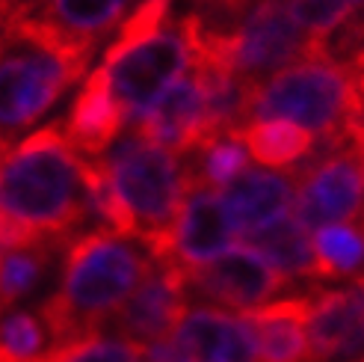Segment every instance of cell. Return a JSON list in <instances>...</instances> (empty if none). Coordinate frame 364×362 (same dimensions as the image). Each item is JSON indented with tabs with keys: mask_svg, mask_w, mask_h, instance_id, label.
Returning <instances> with one entry per match:
<instances>
[{
	"mask_svg": "<svg viewBox=\"0 0 364 362\" xmlns=\"http://www.w3.org/2000/svg\"><path fill=\"white\" fill-rule=\"evenodd\" d=\"M154 256L139 238L110 229L80 232L63 252L57 291L48 294L39 312L53 345L101 333L131 294L154 270Z\"/></svg>",
	"mask_w": 364,
	"mask_h": 362,
	"instance_id": "6da1fadb",
	"label": "cell"
},
{
	"mask_svg": "<svg viewBox=\"0 0 364 362\" xmlns=\"http://www.w3.org/2000/svg\"><path fill=\"white\" fill-rule=\"evenodd\" d=\"M0 217L42 244L68 247L89 220L83 157L60 125L24 137L0 160Z\"/></svg>",
	"mask_w": 364,
	"mask_h": 362,
	"instance_id": "7a4b0ae2",
	"label": "cell"
},
{
	"mask_svg": "<svg viewBox=\"0 0 364 362\" xmlns=\"http://www.w3.org/2000/svg\"><path fill=\"white\" fill-rule=\"evenodd\" d=\"M98 45L71 42L53 27L12 9L0 27V140H12L42 122L75 86Z\"/></svg>",
	"mask_w": 364,
	"mask_h": 362,
	"instance_id": "3957f363",
	"label": "cell"
},
{
	"mask_svg": "<svg viewBox=\"0 0 364 362\" xmlns=\"http://www.w3.org/2000/svg\"><path fill=\"white\" fill-rule=\"evenodd\" d=\"M252 119H287L320 137L317 149L364 152V101L347 66L326 57L294 63L255 83Z\"/></svg>",
	"mask_w": 364,
	"mask_h": 362,
	"instance_id": "277c9868",
	"label": "cell"
},
{
	"mask_svg": "<svg viewBox=\"0 0 364 362\" xmlns=\"http://www.w3.org/2000/svg\"><path fill=\"white\" fill-rule=\"evenodd\" d=\"M101 160L124 217V234L149 244L166 232L193 190L190 160L134 131Z\"/></svg>",
	"mask_w": 364,
	"mask_h": 362,
	"instance_id": "5b68a950",
	"label": "cell"
},
{
	"mask_svg": "<svg viewBox=\"0 0 364 362\" xmlns=\"http://www.w3.org/2000/svg\"><path fill=\"white\" fill-rule=\"evenodd\" d=\"M190 68L193 48L181 24L172 21L149 33H119L101 63V71L131 125Z\"/></svg>",
	"mask_w": 364,
	"mask_h": 362,
	"instance_id": "8992f818",
	"label": "cell"
},
{
	"mask_svg": "<svg viewBox=\"0 0 364 362\" xmlns=\"http://www.w3.org/2000/svg\"><path fill=\"white\" fill-rule=\"evenodd\" d=\"M228 63L237 75L249 81H264V75L323 57L320 39L299 27L287 0H258L249 6L228 30Z\"/></svg>",
	"mask_w": 364,
	"mask_h": 362,
	"instance_id": "52a82bcc",
	"label": "cell"
},
{
	"mask_svg": "<svg viewBox=\"0 0 364 362\" xmlns=\"http://www.w3.org/2000/svg\"><path fill=\"white\" fill-rule=\"evenodd\" d=\"M296 172V217L308 229L358 223L364 217V155L317 149Z\"/></svg>",
	"mask_w": 364,
	"mask_h": 362,
	"instance_id": "ba28073f",
	"label": "cell"
},
{
	"mask_svg": "<svg viewBox=\"0 0 364 362\" xmlns=\"http://www.w3.org/2000/svg\"><path fill=\"white\" fill-rule=\"evenodd\" d=\"M237 238L240 232L234 226V217L223 202L220 190L193 187L172 226L163 234H157V238H151L145 247L151 249L154 262L160 264L193 270L220 259L223 252L234 247Z\"/></svg>",
	"mask_w": 364,
	"mask_h": 362,
	"instance_id": "9c48e42d",
	"label": "cell"
},
{
	"mask_svg": "<svg viewBox=\"0 0 364 362\" xmlns=\"http://www.w3.org/2000/svg\"><path fill=\"white\" fill-rule=\"evenodd\" d=\"M145 353L149 362H258V338L243 315L196 306L169 338Z\"/></svg>",
	"mask_w": 364,
	"mask_h": 362,
	"instance_id": "30bf717a",
	"label": "cell"
},
{
	"mask_svg": "<svg viewBox=\"0 0 364 362\" xmlns=\"http://www.w3.org/2000/svg\"><path fill=\"white\" fill-rule=\"evenodd\" d=\"M184 274L196 297L225 306V309H234L240 315L249 309H258V306H264V300L282 294L290 285V279L282 270L272 267V262L264 259L249 244L231 247L220 259L184 270Z\"/></svg>",
	"mask_w": 364,
	"mask_h": 362,
	"instance_id": "8fae6325",
	"label": "cell"
},
{
	"mask_svg": "<svg viewBox=\"0 0 364 362\" xmlns=\"http://www.w3.org/2000/svg\"><path fill=\"white\" fill-rule=\"evenodd\" d=\"M187 274L175 264H154V270L145 282L131 294L119 315L110 321L113 330L127 338L136 341L142 348H151L157 341L169 338L178 324L187 315Z\"/></svg>",
	"mask_w": 364,
	"mask_h": 362,
	"instance_id": "7c38bea8",
	"label": "cell"
},
{
	"mask_svg": "<svg viewBox=\"0 0 364 362\" xmlns=\"http://www.w3.org/2000/svg\"><path fill=\"white\" fill-rule=\"evenodd\" d=\"M308 345L311 362H364V279L311 294Z\"/></svg>",
	"mask_w": 364,
	"mask_h": 362,
	"instance_id": "4fadbf2b",
	"label": "cell"
},
{
	"mask_svg": "<svg viewBox=\"0 0 364 362\" xmlns=\"http://www.w3.org/2000/svg\"><path fill=\"white\" fill-rule=\"evenodd\" d=\"M134 134L190 157L210 143L208 134V95L198 75L190 68L178 83H172L134 125Z\"/></svg>",
	"mask_w": 364,
	"mask_h": 362,
	"instance_id": "5bb4252c",
	"label": "cell"
},
{
	"mask_svg": "<svg viewBox=\"0 0 364 362\" xmlns=\"http://www.w3.org/2000/svg\"><path fill=\"white\" fill-rule=\"evenodd\" d=\"M124 125L127 116L113 95L110 81L98 66L92 75H86L77 98L68 107L63 125L65 140L80 157H104L119 143Z\"/></svg>",
	"mask_w": 364,
	"mask_h": 362,
	"instance_id": "9a60e30c",
	"label": "cell"
},
{
	"mask_svg": "<svg viewBox=\"0 0 364 362\" xmlns=\"http://www.w3.org/2000/svg\"><path fill=\"white\" fill-rule=\"evenodd\" d=\"M228 205L234 226L243 238L272 226L296 202V172H272V170H246L240 178L220 190Z\"/></svg>",
	"mask_w": 364,
	"mask_h": 362,
	"instance_id": "2e32d148",
	"label": "cell"
},
{
	"mask_svg": "<svg viewBox=\"0 0 364 362\" xmlns=\"http://www.w3.org/2000/svg\"><path fill=\"white\" fill-rule=\"evenodd\" d=\"M258 338V362H311L308 318L311 294L279 297L276 303L243 312Z\"/></svg>",
	"mask_w": 364,
	"mask_h": 362,
	"instance_id": "e0dca14e",
	"label": "cell"
},
{
	"mask_svg": "<svg viewBox=\"0 0 364 362\" xmlns=\"http://www.w3.org/2000/svg\"><path fill=\"white\" fill-rule=\"evenodd\" d=\"M131 0H21L15 9L53 27L71 42L98 45L113 33Z\"/></svg>",
	"mask_w": 364,
	"mask_h": 362,
	"instance_id": "ac0fdd59",
	"label": "cell"
},
{
	"mask_svg": "<svg viewBox=\"0 0 364 362\" xmlns=\"http://www.w3.org/2000/svg\"><path fill=\"white\" fill-rule=\"evenodd\" d=\"M237 137L249 157L267 170H290L317 152V137L287 119H252Z\"/></svg>",
	"mask_w": 364,
	"mask_h": 362,
	"instance_id": "d6986e66",
	"label": "cell"
},
{
	"mask_svg": "<svg viewBox=\"0 0 364 362\" xmlns=\"http://www.w3.org/2000/svg\"><path fill=\"white\" fill-rule=\"evenodd\" d=\"M272 267L294 282V279H317V256H314V238L308 226L299 223V217H282L272 226L255 232L246 238Z\"/></svg>",
	"mask_w": 364,
	"mask_h": 362,
	"instance_id": "ffe728a7",
	"label": "cell"
},
{
	"mask_svg": "<svg viewBox=\"0 0 364 362\" xmlns=\"http://www.w3.org/2000/svg\"><path fill=\"white\" fill-rule=\"evenodd\" d=\"M57 252H65V247L36 244V247L0 252V306L9 309L12 303L33 294L48 279Z\"/></svg>",
	"mask_w": 364,
	"mask_h": 362,
	"instance_id": "44dd1931",
	"label": "cell"
},
{
	"mask_svg": "<svg viewBox=\"0 0 364 362\" xmlns=\"http://www.w3.org/2000/svg\"><path fill=\"white\" fill-rule=\"evenodd\" d=\"M187 160L193 172V187H210V190H223L249 170V152L237 134H225L205 143Z\"/></svg>",
	"mask_w": 364,
	"mask_h": 362,
	"instance_id": "7402d4cb",
	"label": "cell"
},
{
	"mask_svg": "<svg viewBox=\"0 0 364 362\" xmlns=\"http://www.w3.org/2000/svg\"><path fill=\"white\" fill-rule=\"evenodd\" d=\"M317 279H343L364 267V232L350 223L323 226L314 234Z\"/></svg>",
	"mask_w": 364,
	"mask_h": 362,
	"instance_id": "603a6c76",
	"label": "cell"
},
{
	"mask_svg": "<svg viewBox=\"0 0 364 362\" xmlns=\"http://www.w3.org/2000/svg\"><path fill=\"white\" fill-rule=\"evenodd\" d=\"M50 330L39 309H6L0 315V362H36L48 353Z\"/></svg>",
	"mask_w": 364,
	"mask_h": 362,
	"instance_id": "cb8c5ba5",
	"label": "cell"
},
{
	"mask_svg": "<svg viewBox=\"0 0 364 362\" xmlns=\"http://www.w3.org/2000/svg\"><path fill=\"white\" fill-rule=\"evenodd\" d=\"M36 362H149V353L136 341L92 333L75 341H65V345H57Z\"/></svg>",
	"mask_w": 364,
	"mask_h": 362,
	"instance_id": "d4e9b609",
	"label": "cell"
},
{
	"mask_svg": "<svg viewBox=\"0 0 364 362\" xmlns=\"http://www.w3.org/2000/svg\"><path fill=\"white\" fill-rule=\"evenodd\" d=\"M287 6L302 30L317 36V39H326L347 18L364 9V0H287Z\"/></svg>",
	"mask_w": 364,
	"mask_h": 362,
	"instance_id": "484cf974",
	"label": "cell"
},
{
	"mask_svg": "<svg viewBox=\"0 0 364 362\" xmlns=\"http://www.w3.org/2000/svg\"><path fill=\"white\" fill-rule=\"evenodd\" d=\"M347 71H350V78H353V83H355V89H358V95H361V101H364V51L358 53L353 63H347Z\"/></svg>",
	"mask_w": 364,
	"mask_h": 362,
	"instance_id": "4316f807",
	"label": "cell"
},
{
	"mask_svg": "<svg viewBox=\"0 0 364 362\" xmlns=\"http://www.w3.org/2000/svg\"><path fill=\"white\" fill-rule=\"evenodd\" d=\"M18 4H21V0H0V15L9 18V15H12V9H15Z\"/></svg>",
	"mask_w": 364,
	"mask_h": 362,
	"instance_id": "83f0119b",
	"label": "cell"
},
{
	"mask_svg": "<svg viewBox=\"0 0 364 362\" xmlns=\"http://www.w3.org/2000/svg\"><path fill=\"white\" fill-rule=\"evenodd\" d=\"M6 152H9V146H6L4 140H0V160H4V155H6Z\"/></svg>",
	"mask_w": 364,
	"mask_h": 362,
	"instance_id": "f1b7e54d",
	"label": "cell"
}]
</instances>
